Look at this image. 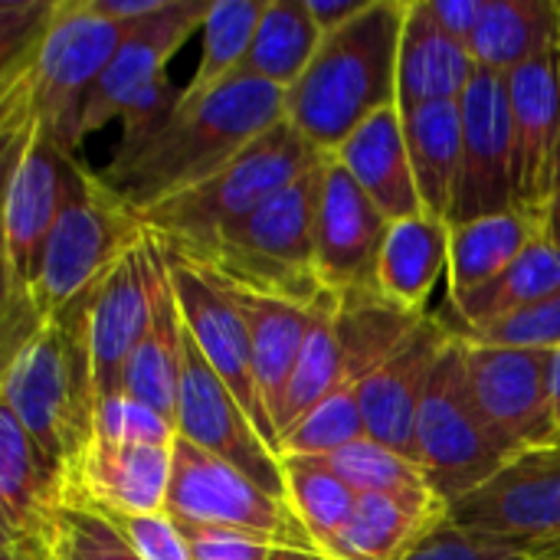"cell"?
<instances>
[{"label": "cell", "instance_id": "obj_20", "mask_svg": "<svg viewBox=\"0 0 560 560\" xmlns=\"http://www.w3.org/2000/svg\"><path fill=\"white\" fill-rule=\"evenodd\" d=\"M453 328L440 315H427L410 338L358 387L371 440L417 463V417L430 390L436 361Z\"/></svg>", "mask_w": 560, "mask_h": 560}, {"label": "cell", "instance_id": "obj_14", "mask_svg": "<svg viewBox=\"0 0 560 560\" xmlns=\"http://www.w3.org/2000/svg\"><path fill=\"white\" fill-rule=\"evenodd\" d=\"M174 427L177 436L190 440L203 453L223 459L226 466L259 482L276 499L289 502L282 456L269 446V440L259 433L253 417L230 394V387L220 381V374L210 368V361L200 354V348L187 331H184V364H180Z\"/></svg>", "mask_w": 560, "mask_h": 560}, {"label": "cell", "instance_id": "obj_9", "mask_svg": "<svg viewBox=\"0 0 560 560\" xmlns=\"http://www.w3.org/2000/svg\"><path fill=\"white\" fill-rule=\"evenodd\" d=\"M505 463H512V456L499 446L476 407L466 377V341L453 331L417 417V466L436 499L453 509Z\"/></svg>", "mask_w": 560, "mask_h": 560}, {"label": "cell", "instance_id": "obj_49", "mask_svg": "<svg viewBox=\"0 0 560 560\" xmlns=\"http://www.w3.org/2000/svg\"><path fill=\"white\" fill-rule=\"evenodd\" d=\"M374 0H308L312 20L318 23V30L328 36L348 23H354Z\"/></svg>", "mask_w": 560, "mask_h": 560}, {"label": "cell", "instance_id": "obj_51", "mask_svg": "<svg viewBox=\"0 0 560 560\" xmlns=\"http://www.w3.org/2000/svg\"><path fill=\"white\" fill-rule=\"evenodd\" d=\"M551 407H555V420L560 430V348L551 354Z\"/></svg>", "mask_w": 560, "mask_h": 560}, {"label": "cell", "instance_id": "obj_11", "mask_svg": "<svg viewBox=\"0 0 560 560\" xmlns=\"http://www.w3.org/2000/svg\"><path fill=\"white\" fill-rule=\"evenodd\" d=\"M459 532L528 560L560 558V443L505 463L446 515Z\"/></svg>", "mask_w": 560, "mask_h": 560}, {"label": "cell", "instance_id": "obj_3", "mask_svg": "<svg viewBox=\"0 0 560 560\" xmlns=\"http://www.w3.org/2000/svg\"><path fill=\"white\" fill-rule=\"evenodd\" d=\"M410 0H374L328 33L285 92V118L322 154H335L368 118L397 105V62Z\"/></svg>", "mask_w": 560, "mask_h": 560}, {"label": "cell", "instance_id": "obj_16", "mask_svg": "<svg viewBox=\"0 0 560 560\" xmlns=\"http://www.w3.org/2000/svg\"><path fill=\"white\" fill-rule=\"evenodd\" d=\"M387 233L390 220L384 210L331 154H325L315 210V262L322 289L338 299L377 292Z\"/></svg>", "mask_w": 560, "mask_h": 560}, {"label": "cell", "instance_id": "obj_30", "mask_svg": "<svg viewBox=\"0 0 560 560\" xmlns=\"http://www.w3.org/2000/svg\"><path fill=\"white\" fill-rule=\"evenodd\" d=\"M400 115L423 213L450 223L463 171V108L459 102H436Z\"/></svg>", "mask_w": 560, "mask_h": 560}, {"label": "cell", "instance_id": "obj_2", "mask_svg": "<svg viewBox=\"0 0 560 560\" xmlns=\"http://www.w3.org/2000/svg\"><path fill=\"white\" fill-rule=\"evenodd\" d=\"M282 118V89L233 75L203 98H180L171 121L138 154L112 158L98 180L141 213L223 171Z\"/></svg>", "mask_w": 560, "mask_h": 560}, {"label": "cell", "instance_id": "obj_50", "mask_svg": "<svg viewBox=\"0 0 560 560\" xmlns=\"http://www.w3.org/2000/svg\"><path fill=\"white\" fill-rule=\"evenodd\" d=\"M541 236H545V240H551V243L560 249V190L555 194V200L548 203L545 217H541Z\"/></svg>", "mask_w": 560, "mask_h": 560}, {"label": "cell", "instance_id": "obj_47", "mask_svg": "<svg viewBox=\"0 0 560 560\" xmlns=\"http://www.w3.org/2000/svg\"><path fill=\"white\" fill-rule=\"evenodd\" d=\"M430 20L453 39L459 43H472V33L486 13V0H423Z\"/></svg>", "mask_w": 560, "mask_h": 560}, {"label": "cell", "instance_id": "obj_19", "mask_svg": "<svg viewBox=\"0 0 560 560\" xmlns=\"http://www.w3.org/2000/svg\"><path fill=\"white\" fill-rule=\"evenodd\" d=\"M505 82L515 135V207L541 223L558 194L560 52L515 69Z\"/></svg>", "mask_w": 560, "mask_h": 560}, {"label": "cell", "instance_id": "obj_45", "mask_svg": "<svg viewBox=\"0 0 560 560\" xmlns=\"http://www.w3.org/2000/svg\"><path fill=\"white\" fill-rule=\"evenodd\" d=\"M184 541H187V551L190 560H269L276 548L262 545V541H253L246 535H236V532H223V528H210V525H197V522H187V518H174Z\"/></svg>", "mask_w": 560, "mask_h": 560}, {"label": "cell", "instance_id": "obj_12", "mask_svg": "<svg viewBox=\"0 0 560 560\" xmlns=\"http://www.w3.org/2000/svg\"><path fill=\"white\" fill-rule=\"evenodd\" d=\"M164 512L171 518L246 535L269 548L315 551V541L285 499H276L259 482L203 453L184 436L174 440Z\"/></svg>", "mask_w": 560, "mask_h": 560}, {"label": "cell", "instance_id": "obj_22", "mask_svg": "<svg viewBox=\"0 0 560 560\" xmlns=\"http://www.w3.org/2000/svg\"><path fill=\"white\" fill-rule=\"evenodd\" d=\"M62 505H66V472L0 407L3 551L49 555V535Z\"/></svg>", "mask_w": 560, "mask_h": 560}, {"label": "cell", "instance_id": "obj_25", "mask_svg": "<svg viewBox=\"0 0 560 560\" xmlns=\"http://www.w3.org/2000/svg\"><path fill=\"white\" fill-rule=\"evenodd\" d=\"M226 289H230V295H233V302L246 322V331H249V348H253L256 384H259L262 404H266L276 430L282 433L289 387H292V377L299 371L308 331L315 325L318 302L299 305V302L259 295V292L236 289V285H226Z\"/></svg>", "mask_w": 560, "mask_h": 560}, {"label": "cell", "instance_id": "obj_13", "mask_svg": "<svg viewBox=\"0 0 560 560\" xmlns=\"http://www.w3.org/2000/svg\"><path fill=\"white\" fill-rule=\"evenodd\" d=\"M551 354L545 348H486L466 341L469 390L512 459L560 443L551 407Z\"/></svg>", "mask_w": 560, "mask_h": 560}, {"label": "cell", "instance_id": "obj_53", "mask_svg": "<svg viewBox=\"0 0 560 560\" xmlns=\"http://www.w3.org/2000/svg\"><path fill=\"white\" fill-rule=\"evenodd\" d=\"M558 190H560V167H558Z\"/></svg>", "mask_w": 560, "mask_h": 560}, {"label": "cell", "instance_id": "obj_33", "mask_svg": "<svg viewBox=\"0 0 560 560\" xmlns=\"http://www.w3.org/2000/svg\"><path fill=\"white\" fill-rule=\"evenodd\" d=\"M325 33L312 20L308 0H269L236 75L289 92L315 59Z\"/></svg>", "mask_w": 560, "mask_h": 560}, {"label": "cell", "instance_id": "obj_31", "mask_svg": "<svg viewBox=\"0 0 560 560\" xmlns=\"http://www.w3.org/2000/svg\"><path fill=\"white\" fill-rule=\"evenodd\" d=\"M541 223L522 210L456 223L450 240V305L495 282L535 240Z\"/></svg>", "mask_w": 560, "mask_h": 560}, {"label": "cell", "instance_id": "obj_7", "mask_svg": "<svg viewBox=\"0 0 560 560\" xmlns=\"http://www.w3.org/2000/svg\"><path fill=\"white\" fill-rule=\"evenodd\" d=\"M423 318L427 312H407L381 292L348 299L325 292L289 387L282 433L331 394L358 390Z\"/></svg>", "mask_w": 560, "mask_h": 560}, {"label": "cell", "instance_id": "obj_41", "mask_svg": "<svg viewBox=\"0 0 560 560\" xmlns=\"http://www.w3.org/2000/svg\"><path fill=\"white\" fill-rule=\"evenodd\" d=\"M459 338H466L469 345H486V348H545L555 351L560 348V292L522 308L489 328L479 331H456Z\"/></svg>", "mask_w": 560, "mask_h": 560}, {"label": "cell", "instance_id": "obj_36", "mask_svg": "<svg viewBox=\"0 0 560 560\" xmlns=\"http://www.w3.org/2000/svg\"><path fill=\"white\" fill-rule=\"evenodd\" d=\"M282 466L292 512L315 541V551L335 560L341 538L354 518L358 492L348 482H341L331 469H325L318 459H282Z\"/></svg>", "mask_w": 560, "mask_h": 560}, {"label": "cell", "instance_id": "obj_35", "mask_svg": "<svg viewBox=\"0 0 560 560\" xmlns=\"http://www.w3.org/2000/svg\"><path fill=\"white\" fill-rule=\"evenodd\" d=\"M318 463L325 469H331L341 482H348L358 495H387V499H397V502L413 505V509L450 515V509L430 489L423 469L413 459L381 446L371 436L335 453V456H325Z\"/></svg>", "mask_w": 560, "mask_h": 560}, {"label": "cell", "instance_id": "obj_42", "mask_svg": "<svg viewBox=\"0 0 560 560\" xmlns=\"http://www.w3.org/2000/svg\"><path fill=\"white\" fill-rule=\"evenodd\" d=\"M95 436L131 446H174L177 427L158 410L131 400L128 394L105 397L95 407Z\"/></svg>", "mask_w": 560, "mask_h": 560}, {"label": "cell", "instance_id": "obj_44", "mask_svg": "<svg viewBox=\"0 0 560 560\" xmlns=\"http://www.w3.org/2000/svg\"><path fill=\"white\" fill-rule=\"evenodd\" d=\"M141 560H190L187 541L167 512L151 515H102Z\"/></svg>", "mask_w": 560, "mask_h": 560}, {"label": "cell", "instance_id": "obj_4", "mask_svg": "<svg viewBox=\"0 0 560 560\" xmlns=\"http://www.w3.org/2000/svg\"><path fill=\"white\" fill-rule=\"evenodd\" d=\"M125 30L102 20L89 0H59L56 20L36 56L0 75V148L49 135L75 154V118L89 89L112 62Z\"/></svg>", "mask_w": 560, "mask_h": 560}, {"label": "cell", "instance_id": "obj_39", "mask_svg": "<svg viewBox=\"0 0 560 560\" xmlns=\"http://www.w3.org/2000/svg\"><path fill=\"white\" fill-rule=\"evenodd\" d=\"M49 560H141L95 512L62 505L49 535Z\"/></svg>", "mask_w": 560, "mask_h": 560}, {"label": "cell", "instance_id": "obj_28", "mask_svg": "<svg viewBox=\"0 0 560 560\" xmlns=\"http://www.w3.org/2000/svg\"><path fill=\"white\" fill-rule=\"evenodd\" d=\"M469 52L479 69L512 75L515 69L560 52V3L555 0H486Z\"/></svg>", "mask_w": 560, "mask_h": 560}, {"label": "cell", "instance_id": "obj_26", "mask_svg": "<svg viewBox=\"0 0 560 560\" xmlns=\"http://www.w3.org/2000/svg\"><path fill=\"white\" fill-rule=\"evenodd\" d=\"M331 158L361 184V190L384 210L390 223L423 213V200L407 151L404 115L397 105L368 118Z\"/></svg>", "mask_w": 560, "mask_h": 560}, {"label": "cell", "instance_id": "obj_17", "mask_svg": "<svg viewBox=\"0 0 560 560\" xmlns=\"http://www.w3.org/2000/svg\"><path fill=\"white\" fill-rule=\"evenodd\" d=\"M463 171L450 226L515 207V135L505 75L479 69L463 102Z\"/></svg>", "mask_w": 560, "mask_h": 560}, {"label": "cell", "instance_id": "obj_52", "mask_svg": "<svg viewBox=\"0 0 560 560\" xmlns=\"http://www.w3.org/2000/svg\"><path fill=\"white\" fill-rule=\"evenodd\" d=\"M269 560H328V558H325V555H318V551H289V548H276Z\"/></svg>", "mask_w": 560, "mask_h": 560}, {"label": "cell", "instance_id": "obj_37", "mask_svg": "<svg viewBox=\"0 0 560 560\" xmlns=\"http://www.w3.org/2000/svg\"><path fill=\"white\" fill-rule=\"evenodd\" d=\"M269 0H217L200 26V62L180 98H203L236 75Z\"/></svg>", "mask_w": 560, "mask_h": 560}, {"label": "cell", "instance_id": "obj_43", "mask_svg": "<svg viewBox=\"0 0 560 560\" xmlns=\"http://www.w3.org/2000/svg\"><path fill=\"white\" fill-rule=\"evenodd\" d=\"M180 95H184V89H174V82L167 75L148 82L118 118L121 121V141H118L115 161L138 154L171 121L174 108L180 105Z\"/></svg>", "mask_w": 560, "mask_h": 560}, {"label": "cell", "instance_id": "obj_6", "mask_svg": "<svg viewBox=\"0 0 560 560\" xmlns=\"http://www.w3.org/2000/svg\"><path fill=\"white\" fill-rule=\"evenodd\" d=\"M322 161L325 154L315 151L289 118H282L223 171L141 210L138 217L144 230L154 233L164 246L194 249L253 217L272 197L322 167Z\"/></svg>", "mask_w": 560, "mask_h": 560}, {"label": "cell", "instance_id": "obj_29", "mask_svg": "<svg viewBox=\"0 0 560 560\" xmlns=\"http://www.w3.org/2000/svg\"><path fill=\"white\" fill-rule=\"evenodd\" d=\"M450 240L453 226L430 213L390 223L377 269V292L407 312H423L440 276L450 272Z\"/></svg>", "mask_w": 560, "mask_h": 560}, {"label": "cell", "instance_id": "obj_10", "mask_svg": "<svg viewBox=\"0 0 560 560\" xmlns=\"http://www.w3.org/2000/svg\"><path fill=\"white\" fill-rule=\"evenodd\" d=\"M3 151V308L33 305V285L66 197L82 174L75 154L36 131Z\"/></svg>", "mask_w": 560, "mask_h": 560}, {"label": "cell", "instance_id": "obj_40", "mask_svg": "<svg viewBox=\"0 0 560 560\" xmlns=\"http://www.w3.org/2000/svg\"><path fill=\"white\" fill-rule=\"evenodd\" d=\"M59 0H0V75L26 66L43 46Z\"/></svg>", "mask_w": 560, "mask_h": 560}, {"label": "cell", "instance_id": "obj_18", "mask_svg": "<svg viewBox=\"0 0 560 560\" xmlns=\"http://www.w3.org/2000/svg\"><path fill=\"white\" fill-rule=\"evenodd\" d=\"M210 7H213L210 0H174L161 16L125 30L112 62L105 66V72L79 105L75 144H82L85 135H95L98 128L118 121L121 112L131 105V98L148 82L164 75L167 59L180 49V43L194 30L203 26Z\"/></svg>", "mask_w": 560, "mask_h": 560}, {"label": "cell", "instance_id": "obj_46", "mask_svg": "<svg viewBox=\"0 0 560 560\" xmlns=\"http://www.w3.org/2000/svg\"><path fill=\"white\" fill-rule=\"evenodd\" d=\"M404 560H528L512 555V551H502V548H492L466 532H459L450 518L443 525H436L410 555Z\"/></svg>", "mask_w": 560, "mask_h": 560}, {"label": "cell", "instance_id": "obj_34", "mask_svg": "<svg viewBox=\"0 0 560 560\" xmlns=\"http://www.w3.org/2000/svg\"><path fill=\"white\" fill-rule=\"evenodd\" d=\"M446 515L404 505L387 495H358L354 518L335 560H404Z\"/></svg>", "mask_w": 560, "mask_h": 560}, {"label": "cell", "instance_id": "obj_27", "mask_svg": "<svg viewBox=\"0 0 560 560\" xmlns=\"http://www.w3.org/2000/svg\"><path fill=\"white\" fill-rule=\"evenodd\" d=\"M476 72L469 46L433 23L423 0H410L397 62V108L413 112L436 102H463Z\"/></svg>", "mask_w": 560, "mask_h": 560}, {"label": "cell", "instance_id": "obj_21", "mask_svg": "<svg viewBox=\"0 0 560 560\" xmlns=\"http://www.w3.org/2000/svg\"><path fill=\"white\" fill-rule=\"evenodd\" d=\"M174 446H131L92 436L66 469V505L95 515L164 512Z\"/></svg>", "mask_w": 560, "mask_h": 560}, {"label": "cell", "instance_id": "obj_1", "mask_svg": "<svg viewBox=\"0 0 560 560\" xmlns=\"http://www.w3.org/2000/svg\"><path fill=\"white\" fill-rule=\"evenodd\" d=\"M89 302L92 292L52 318H39L33 305L3 308L0 407L62 472L95 436Z\"/></svg>", "mask_w": 560, "mask_h": 560}, {"label": "cell", "instance_id": "obj_32", "mask_svg": "<svg viewBox=\"0 0 560 560\" xmlns=\"http://www.w3.org/2000/svg\"><path fill=\"white\" fill-rule=\"evenodd\" d=\"M560 292V249L538 236L495 282L476 289L472 295H466L463 302H453V318L450 328L453 331H479L489 328L522 308H532L551 295Z\"/></svg>", "mask_w": 560, "mask_h": 560}, {"label": "cell", "instance_id": "obj_54", "mask_svg": "<svg viewBox=\"0 0 560 560\" xmlns=\"http://www.w3.org/2000/svg\"><path fill=\"white\" fill-rule=\"evenodd\" d=\"M558 560H560V558H558Z\"/></svg>", "mask_w": 560, "mask_h": 560}, {"label": "cell", "instance_id": "obj_8", "mask_svg": "<svg viewBox=\"0 0 560 560\" xmlns=\"http://www.w3.org/2000/svg\"><path fill=\"white\" fill-rule=\"evenodd\" d=\"M144 233L141 217L115 197L98 174L82 167L43 253L30 295L36 315L52 318L82 295L95 292L98 282L144 240Z\"/></svg>", "mask_w": 560, "mask_h": 560}, {"label": "cell", "instance_id": "obj_48", "mask_svg": "<svg viewBox=\"0 0 560 560\" xmlns=\"http://www.w3.org/2000/svg\"><path fill=\"white\" fill-rule=\"evenodd\" d=\"M171 3H174V0H89V7H92L102 20H112V23L121 26V30L161 16Z\"/></svg>", "mask_w": 560, "mask_h": 560}, {"label": "cell", "instance_id": "obj_24", "mask_svg": "<svg viewBox=\"0 0 560 560\" xmlns=\"http://www.w3.org/2000/svg\"><path fill=\"white\" fill-rule=\"evenodd\" d=\"M144 262H148V289H151V315L141 335V345L125 374V394L174 423L177 413V387L184 364V315L171 282L167 253L154 233L144 236Z\"/></svg>", "mask_w": 560, "mask_h": 560}, {"label": "cell", "instance_id": "obj_38", "mask_svg": "<svg viewBox=\"0 0 560 560\" xmlns=\"http://www.w3.org/2000/svg\"><path fill=\"white\" fill-rule=\"evenodd\" d=\"M368 436L371 433H368L358 390H341L315 404L305 417H299L279 436V456L282 459H325Z\"/></svg>", "mask_w": 560, "mask_h": 560}, {"label": "cell", "instance_id": "obj_23", "mask_svg": "<svg viewBox=\"0 0 560 560\" xmlns=\"http://www.w3.org/2000/svg\"><path fill=\"white\" fill-rule=\"evenodd\" d=\"M148 236V233H144ZM151 315L144 240L98 282L89 302V348L98 400L125 394L128 364Z\"/></svg>", "mask_w": 560, "mask_h": 560}, {"label": "cell", "instance_id": "obj_15", "mask_svg": "<svg viewBox=\"0 0 560 560\" xmlns=\"http://www.w3.org/2000/svg\"><path fill=\"white\" fill-rule=\"evenodd\" d=\"M164 253H167V269H171V282H174V292L180 302L187 335L194 338L200 354L210 361V368L220 374V381L230 387V394L253 417V423L269 440V446L279 453V430L262 404V394L256 384L249 331H246V322H243L230 289L213 272H207L203 266L187 259L184 253L167 249V246H164Z\"/></svg>", "mask_w": 560, "mask_h": 560}, {"label": "cell", "instance_id": "obj_5", "mask_svg": "<svg viewBox=\"0 0 560 560\" xmlns=\"http://www.w3.org/2000/svg\"><path fill=\"white\" fill-rule=\"evenodd\" d=\"M318 190L322 167L295 180L289 190H282L253 217L223 230L210 243L177 253H184L226 285L312 305L325 295L315 262Z\"/></svg>", "mask_w": 560, "mask_h": 560}]
</instances>
